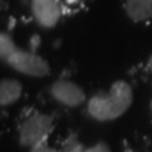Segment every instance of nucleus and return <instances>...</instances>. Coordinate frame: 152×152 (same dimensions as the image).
Segmentation results:
<instances>
[{"label": "nucleus", "mask_w": 152, "mask_h": 152, "mask_svg": "<svg viewBox=\"0 0 152 152\" xmlns=\"http://www.w3.org/2000/svg\"><path fill=\"white\" fill-rule=\"evenodd\" d=\"M133 103V90L124 80H117L108 94L94 95L88 102V113L99 122H109L122 117Z\"/></svg>", "instance_id": "nucleus-1"}, {"label": "nucleus", "mask_w": 152, "mask_h": 152, "mask_svg": "<svg viewBox=\"0 0 152 152\" xmlns=\"http://www.w3.org/2000/svg\"><path fill=\"white\" fill-rule=\"evenodd\" d=\"M53 129V119L41 112H33L26 117L19 127V143L23 147L32 148L36 145L47 141L51 131Z\"/></svg>", "instance_id": "nucleus-2"}, {"label": "nucleus", "mask_w": 152, "mask_h": 152, "mask_svg": "<svg viewBox=\"0 0 152 152\" xmlns=\"http://www.w3.org/2000/svg\"><path fill=\"white\" fill-rule=\"evenodd\" d=\"M5 62L18 72L32 77H45L51 72L50 65L43 57L37 55L36 52L24 51L20 48L14 51L5 60Z\"/></svg>", "instance_id": "nucleus-3"}, {"label": "nucleus", "mask_w": 152, "mask_h": 152, "mask_svg": "<svg viewBox=\"0 0 152 152\" xmlns=\"http://www.w3.org/2000/svg\"><path fill=\"white\" fill-rule=\"evenodd\" d=\"M32 13L36 22L43 28H53L62 15L60 0H32Z\"/></svg>", "instance_id": "nucleus-4"}, {"label": "nucleus", "mask_w": 152, "mask_h": 152, "mask_svg": "<svg viewBox=\"0 0 152 152\" xmlns=\"http://www.w3.org/2000/svg\"><path fill=\"white\" fill-rule=\"evenodd\" d=\"M52 96L58 103L64 104L66 107H79L86 100V95L84 90L70 80L61 79L52 84L51 86Z\"/></svg>", "instance_id": "nucleus-5"}, {"label": "nucleus", "mask_w": 152, "mask_h": 152, "mask_svg": "<svg viewBox=\"0 0 152 152\" xmlns=\"http://www.w3.org/2000/svg\"><path fill=\"white\" fill-rule=\"evenodd\" d=\"M127 17L134 23L152 20V0H123Z\"/></svg>", "instance_id": "nucleus-6"}, {"label": "nucleus", "mask_w": 152, "mask_h": 152, "mask_svg": "<svg viewBox=\"0 0 152 152\" xmlns=\"http://www.w3.org/2000/svg\"><path fill=\"white\" fill-rule=\"evenodd\" d=\"M23 86L15 79H3L0 83V104L8 107L17 103L22 96Z\"/></svg>", "instance_id": "nucleus-7"}, {"label": "nucleus", "mask_w": 152, "mask_h": 152, "mask_svg": "<svg viewBox=\"0 0 152 152\" xmlns=\"http://www.w3.org/2000/svg\"><path fill=\"white\" fill-rule=\"evenodd\" d=\"M18 47L14 43L13 38L8 33H1L0 34V57L3 61H5Z\"/></svg>", "instance_id": "nucleus-8"}, {"label": "nucleus", "mask_w": 152, "mask_h": 152, "mask_svg": "<svg viewBox=\"0 0 152 152\" xmlns=\"http://www.w3.org/2000/svg\"><path fill=\"white\" fill-rule=\"evenodd\" d=\"M86 148L76 137H71L65 142L60 152H85Z\"/></svg>", "instance_id": "nucleus-9"}, {"label": "nucleus", "mask_w": 152, "mask_h": 152, "mask_svg": "<svg viewBox=\"0 0 152 152\" xmlns=\"http://www.w3.org/2000/svg\"><path fill=\"white\" fill-rule=\"evenodd\" d=\"M29 152H60V151H57L53 147H50L47 145V142L43 141L41 143L36 145L34 147H32V148H29Z\"/></svg>", "instance_id": "nucleus-10"}, {"label": "nucleus", "mask_w": 152, "mask_h": 152, "mask_svg": "<svg viewBox=\"0 0 152 152\" xmlns=\"http://www.w3.org/2000/svg\"><path fill=\"white\" fill-rule=\"evenodd\" d=\"M85 152H110V148H109V146L105 142H99V143L86 148Z\"/></svg>", "instance_id": "nucleus-11"}, {"label": "nucleus", "mask_w": 152, "mask_h": 152, "mask_svg": "<svg viewBox=\"0 0 152 152\" xmlns=\"http://www.w3.org/2000/svg\"><path fill=\"white\" fill-rule=\"evenodd\" d=\"M147 69H148V71L152 74V55L148 57V60H147Z\"/></svg>", "instance_id": "nucleus-12"}, {"label": "nucleus", "mask_w": 152, "mask_h": 152, "mask_svg": "<svg viewBox=\"0 0 152 152\" xmlns=\"http://www.w3.org/2000/svg\"><path fill=\"white\" fill-rule=\"evenodd\" d=\"M66 1H67L69 4H75V3H77L79 0H66Z\"/></svg>", "instance_id": "nucleus-13"}, {"label": "nucleus", "mask_w": 152, "mask_h": 152, "mask_svg": "<svg viewBox=\"0 0 152 152\" xmlns=\"http://www.w3.org/2000/svg\"><path fill=\"white\" fill-rule=\"evenodd\" d=\"M150 108H151V110H152V99H151V102H150Z\"/></svg>", "instance_id": "nucleus-14"}]
</instances>
